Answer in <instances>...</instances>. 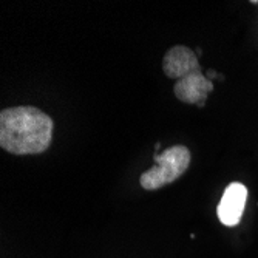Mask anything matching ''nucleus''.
I'll return each instance as SVG.
<instances>
[{
	"mask_svg": "<svg viewBox=\"0 0 258 258\" xmlns=\"http://www.w3.org/2000/svg\"><path fill=\"white\" fill-rule=\"evenodd\" d=\"M54 121L33 105L0 111V147L11 155H40L53 141Z\"/></svg>",
	"mask_w": 258,
	"mask_h": 258,
	"instance_id": "1",
	"label": "nucleus"
},
{
	"mask_svg": "<svg viewBox=\"0 0 258 258\" xmlns=\"http://www.w3.org/2000/svg\"><path fill=\"white\" fill-rule=\"evenodd\" d=\"M153 161L155 166L139 178L141 187L146 190H158L181 178L190 166L192 153L185 146L176 144L161 153H155Z\"/></svg>",
	"mask_w": 258,
	"mask_h": 258,
	"instance_id": "2",
	"label": "nucleus"
},
{
	"mask_svg": "<svg viewBox=\"0 0 258 258\" xmlns=\"http://www.w3.org/2000/svg\"><path fill=\"white\" fill-rule=\"evenodd\" d=\"M247 201V187L241 182H230L218 203L217 215L226 227H235L240 224Z\"/></svg>",
	"mask_w": 258,
	"mask_h": 258,
	"instance_id": "3",
	"label": "nucleus"
},
{
	"mask_svg": "<svg viewBox=\"0 0 258 258\" xmlns=\"http://www.w3.org/2000/svg\"><path fill=\"white\" fill-rule=\"evenodd\" d=\"M214 91V82L204 76L201 70L181 78L173 85V93L178 101L190 105L204 107L210 93Z\"/></svg>",
	"mask_w": 258,
	"mask_h": 258,
	"instance_id": "4",
	"label": "nucleus"
},
{
	"mask_svg": "<svg viewBox=\"0 0 258 258\" xmlns=\"http://www.w3.org/2000/svg\"><path fill=\"white\" fill-rule=\"evenodd\" d=\"M162 70L164 75L169 79L179 81L187 75L198 72V70H201V67L198 62V56L194 50H190L185 45H175L164 54Z\"/></svg>",
	"mask_w": 258,
	"mask_h": 258,
	"instance_id": "5",
	"label": "nucleus"
}]
</instances>
